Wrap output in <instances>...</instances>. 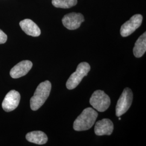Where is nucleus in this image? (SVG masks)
Returning <instances> with one entry per match:
<instances>
[{"mask_svg":"<svg viewBox=\"0 0 146 146\" xmlns=\"http://www.w3.org/2000/svg\"><path fill=\"white\" fill-rule=\"evenodd\" d=\"M98 116V113L92 108L84 109L75 120L73 124L74 129L76 131L88 130L94 125Z\"/></svg>","mask_w":146,"mask_h":146,"instance_id":"nucleus-1","label":"nucleus"},{"mask_svg":"<svg viewBox=\"0 0 146 146\" xmlns=\"http://www.w3.org/2000/svg\"><path fill=\"white\" fill-rule=\"evenodd\" d=\"M52 89V84L49 81L41 82L37 86L33 96L30 101L31 110H38L48 98Z\"/></svg>","mask_w":146,"mask_h":146,"instance_id":"nucleus-2","label":"nucleus"},{"mask_svg":"<svg viewBox=\"0 0 146 146\" xmlns=\"http://www.w3.org/2000/svg\"><path fill=\"white\" fill-rule=\"evenodd\" d=\"M90 70L89 64L86 62L80 63L76 68V71L73 73L66 82V87L68 89H75L82 80L84 76H87Z\"/></svg>","mask_w":146,"mask_h":146,"instance_id":"nucleus-3","label":"nucleus"},{"mask_svg":"<svg viewBox=\"0 0 146 146\" xmlns=\"http://www.w3.org/2000/svg\"><path fill=\"white\" fill-rule=\"evenodd\" d=\"M89 102L95 110L100 112H104L110 107V96L104 91L98 90L92 94Z\"/></svg>","mask_w":146,"mask_h":146,"instance_id":"nucleus-4","label":"nucleus"},{"mask_svg":"<svg viewBox=\"0 0 146 146\" xmlns=\"http://www.w3.org/2000/svg\"><path fill=\"white\" fill-rule=\"evenodd\" d=\"M133 94L131 89L125 88L118 100L116 106V115L120 117L129 109L133 102Z\"/></svg>","mask_w":146,"mask_h":146,"instance_id":"nucleus-5","label":"nucleus"},{"mask_svg":"<svg viewBox=\"0 0 146 146\" xmlns=\"http://www.w3.org/2000/svg\"><path fill=\"white\" fill-rule=\"evenodd\" d=\"M143 17L140 14L133 16L129 20L125 22L120 29V34L122 37L129 36L139 28L142 24Z\"/></svg>","mask_w":146,"mask_h":146,"instance_id":"nucleus-6","label":"nucleus"},{"mask_svg":"<svg viewBox=\"0 0 146 146\" xmlns=\"http://www.w3.org/2000/svg\"><path fill=\"white\" fill-rule=\"evenodd\" d=\"M21 99L20 93L15 90L9 92L3 100L2 107L3 110L7 112H10L15 110L18 107Z\"/></svg>","mask_w":146,"mask_h":146,"instance_id":"nucleus-7","label":"nucleus"},{"mask_svg":"<svg viewBox=\"0 0 146 146\" xmlns=\"http://www.w3.org/2000/svg\"><path fill=\"white\" fill-rule=\"evenodd\" d=\"M84 21L83 15L81 13H71L66 14L62 19L63 26L69 30L77 29Z\"/></svg>","mask_w":146,"mask_h":146,"instance_id":"nucleus-8","label":"nucleus"},{"mask_svg":"<svg viewBox=\"0 0 146 146\" xmlns=\"http://www.w3.org/2000/svg\"><path fill=\"white\" fill-rule=\"evenodd\" d=\"M114 130V125L108 119H104L96 122L94 131L96 135L102 136L111 134Z\"/></svg>","mask_w":146,"mask_h":146,"instance_id":"nucleus-9","label":"nucleus"},{"mask_svg":"<svg viewBox=\"0 0 146 146\" xmlns=\"http://www.w3.org/2000/svg\"><path fill=\"white\" fill-rule=\"evenodd\" d=\"M33 67L31 61L24 60L17 63L11 69L10 75L13 78H18L26 75Z\"/></svg>","mask_w":146,"mask_h":146,"instance_id":"nucleus-10","label":"nucleus"},{"mask_svg":"<svg viewBox=\"0 0 146 146\" xmlns=\"http://www.w3.org/2000/svg\"><path fill=\"white\" fill-rule=\"evenodd\" d=\"M21 29L26 34L33 37L39 36L41 30L36 24L30 19H25L20 22Z\"/></svg>","mask_w":146,"mask_h":146,"instance_id":"nucleus-11","label":"nucleus"},{"mask_svg":"<svg viewBox=\"0 0 146 146\" xmlns=\"http://www.w3.org/2000/svg\"><path fill=\"white\" fill-rule=\"evenodd\" d=\"M27 141L37 145H44L48 141L47 135L42 131H33L27 134Z\"/></svg>","mask_w":146,"mask_h":146,"instance_id":"nucleus-12","label":"nucleus"},{"mask_svg":"<svg viewBox=\"0 0 146 146\" xmlns=\"http://www.w3.org/2000/svg\"><path fill=\"white\" fill-rule=\"evenodd\" d=\"M146 51V33L139 37L133 48V54L136 58L142 57Z\"/></svg>","mask_w":146,"mask_h":146,"instance_id":"nucleus-13","label":"nucleus"},{"mask_svg":"<svg viewBox=\"0 0 146 146\" xmlns=\"http://www.w3.org/2000/svg\"><path fill=\"white\" fill-rule=\"evenodd\" d=\"M78 0H52V5L56 8L68 9L76 5Z\"/></svg>","mask_w":146,"mask_h":146,"instance_id":"nucleus-14","label":"nucleus"},{"mask_svg":"<svg viewBox=\"0 0 146 146\" xmlns=\"http://www.w3.org/2000/svg\"><path fill=\"white\" fill-rule=\"evenodd\" d=\"M7 40V36L5 33L0 29V44H3Z\"/></svg>","mask_w":146,"mask_h":146,"instance_id":"nucleus-15","label":"nucleus"},{"mask_svg":"<svg viewBox=\"0 0 146 146\" xmlns=\"http://www.w3.org/2000/svg\"><path fill=\"white\" fill-rule=\"evenodd\" d=\"M119 120H121V117H119Z\"/></svg>","mask_w":146,"mask_h":146,"instance_id":"nucleus-16","label":"nucleus"}]
</instances>
